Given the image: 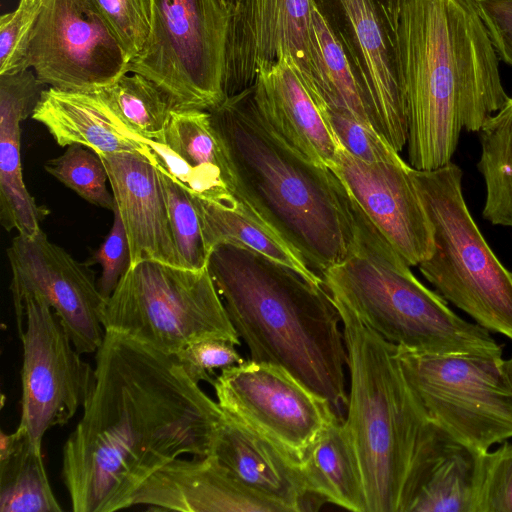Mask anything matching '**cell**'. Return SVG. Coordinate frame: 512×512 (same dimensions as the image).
I'll use <instances>...</instances> for the list:
<instances>
[{"mask_svg": "<svg viewBox=\"0 0 512 512\" xmlns=\"http://www.w3.org/2000/svg\"><path fill=\"white\" fill-rule=\"evenodd\" d=\"M96 352L93 386L62 452L75 512L133 506L159 468L208 455L224 415L173 355L109 331Z\"/></svg>", "mask_w": 512, "mask_h": 512, "instance_id": "1", "label": "cell"}, {"mask_svg": "<svg viewBox=\"0 0 512 512\" xmlns=\"http://www.w3.org/2000/svg\"><path fill=\"white\" fill-rule=\"evenodd\" d=\"M398 60L409 165H447L461 130L479 132L510 98L476 0H401Z\"/></svg>", "mask_w": 512, "mask_h": 512, "instance_id": "2", "label": "cell"}, {"mask_svg": "<svg viewBox=\"0 0 512 512\" xmlns=\"http://www.w3.org/2000/svg\"><path fill=\"white\" fill-rule=\"evenodd\" d=\"M235 197L279 234L321 277L358 236L355 205L334 172L287 145L263 119L252 86L207 110Z\"/></svg>", "mask_w": 512, "mask_h": 512, "instance_id": "3", "label": "cell"}, {"mask_svg": "<svg viewBox=\"0 0 512 512\" xmlns=\"http://www.w3.org/2000/svg\"><path fill=\"white\" fill-rule=\"evenodd\" d=\"M208 270L250 360L286 369L342 417L347 350L324 284L245 247L221 244Z\"/></svg>", "mask_w": 512, "mask_h": 512, "instance_id": "4", "label": "cell"}, {"mask_svg": "<svg viewBox=\"0 0 512 512\" xmlns=\"http://www.w3.org/2000/svg\"><path fill=\"white\" fill-rule=\"evenodd\" d=\"M333 300L347 350L344 425L360 465L367 512H408L437 426L405 378L397 345Z\"/></svg>", "mask_w": 512, "mask_h": 512, "instance_id": "5", "label": "cell"}, {"mask_svg": "<svg viewBox=\"0 0 512 512\" xmlns=\"http://www.w3.org/2000/svg\"><path fill=\"white\" fill-rule=\"evenodd\" d=\"M357 208L354 247L321 275L332 298L397 346L427 353L502 357V347L490 332L459 317L439 293L422 284Z\"/></svg>", "mask_w": 512, "mask_h": 512, "instance_id": "6", "label": "cell"}, {"mask_svg": "<svg viewBox=\"0 0 512 512\" xmlns=\"http://www.w3.org/2000/svg\"><path fill=\"white\" fill-rule=\"evenodd\" d=\"M433 230L434 251L418 265L447 301L489 332L512 340V272L484 239L466 205L463 172L450 162L433 170L412 167Z\"/></svg>", "mask_w": 512, "mask_h": 512, "instance_id": "7", "label": "cell"}, {"mask_svg": "<svg viewBox=\"0 0 512 512\" xmlns=\"http://www.w3.org/2000/svg\"><path fill=\"white\" fill-rule=\"evenodd\" d=\"M101 321L105 331L173 356L204 339L241 344L208 266L131 265L106 300Z\"/></svg>", "mask_w": 512, "mask_h": 512, "instance_id": "8", "label": "cell"}, {"mask_svg": "<svg viewBox=\"0 0 512 512\" xmlns=\"http://www.w3.org/2000/svg\"><path fill=\"white\" fill-rule=\"evenodd\" d=\"M397 355L429 420L451 437L481 452L512 438V357L401 346Z\"/></svg>", "mask_w": 512, "mask_h": 512, "instance_id": "9", "label": "cell"}, {"mask_svg": "<svg viewBox=\"0 0 512 512\" xmlns=\"http://www.w3.org/2000/svg\"><path fill=\"white\" fill-rule=\"evenodd\" d=\"M230 17L220 0H153L150 35L128 73L154 82L175 109L209 110L225 98Z\"/></svg>", "mask_w": 512, "mask_h": 512, "instance_id": "10", "label": "cell"}, {"mask_svg": "<svg viewBox=\"0 0 512 512\" xmlns=\"http://www.w3.org/2000/svg\"><path fill=\"white\" fill-rule=\"evenodd\" d=\"M355 71L374 129L397 151L408 122L398 60L401 0H313Z\"/></svg>", "mask_w": 512, "mask_h": 512, "instance_id": "11", "label": "cell"}, {"mask_svg": "<svg viewBox=\"0 0 512 512\" xmlns=\"http://www.w3.org/2000/svg\"><path fill=\"white\" fill-rule=\"evenodd\" d=\"M23 306L22 398L17 429L42 451L46 431L67 424L85 404L94 369L82 359L44 298L27 295Z\"/></svg>", "mask_w": 512, "mask_h": 512, "instance_id": "12", "label": "cell"}, {"mask_svg": "<svg viewBox=\"0 0 512 512\" xmlns=\"http://www.w3.org/2000/svg\"><path fill=\"white\" fill-rule=\"evenodd\" d=\"M130 58L90 0H42L27 65L46 86L95 92L128 73Z\"/></svg>", "mask_w": 512, "mask_h": 512, "instance_id": "13", "label": "cell"}, {"mask_svg": "<svg viewBox=\"0 0 512 512\" xmlns=\"http://www.w3.org/2000/svg\"><path fill=\"white\" fill-rule=\"evenodd\" d=\"M219 406L269 438L300 463L339 416L332 405L286 369L253 360L225 368L212 383Z\"/></svg>", "mask_w": 512, "mask_h": 512, "instance_id": "14", "label": "cell"}, {"mask_svg": "<svg viewBox=\"0 0 512 512\" xmlns=\"http://www.w3.org/2000/svg\"><path fill=\"white\" fill-rule=\"evenodd\" d=\"M7 256L19 335L25 317L23 300L35 294L53 309L79 353L97 351L105 335L101 315L106 299L90 266L52 243L43 231L33 237L18 234Z\"/></svg>", "mask_w": 512, "mask_h": 512, "instance_id": "15", "label": "cell"}, {"mask_svg": "<svg viewBox=\"0 0 512 512\" xmlns=\"http://www.w3.org/2000/svg\"><path fill=\"white\" fill-rule=\"evenodd\" d=\"M312 9L313 0H239L227 32L224 96L251 87L259 70L280 57L289 60L308 89L317 96Z\"/></svg>", "mask_w": 512, "mask_h": 512, "instance_id": "16", "label": "cell"}, {"mask_svg": "<svg viewBox=\"0 0 512 512\" xmlns=\"http://www.w3.org/2000/svg\"><path fill=\"white\" fill-rule=\"evenodd\" d=\"M329 168L366 219L409 266H418L432 255V225L412 177V166L403 159L366 163L340 147Z\"/></svg>", "mask_w": 512, "mask_h": 512, "instance_id": "17", "label": "cell"}, {"mask_svg": "<svg viewBox=\"0 0 512 512\" xmlns=\"http://www.w3.org/2000/svg\"><path fill=\"white\" fill-rule=\"evenodd\" d=\"M130 249V266L152 260L183 267L170 228L156 164L132 152L98 153Z\"/></svg>", "mask_w": 512, "mask_h": 512, "instance_id": "18", "label": "cell"}, {"mask_svg": "<svg viewBox=\"0 0 512 512\" xmlns=\"http://www.w3.org/2000/svg\"><path fill=\"white\" fill-rule=\"evenodd\" d=\"M133 505L183 512H284L247 489L211 454L171 460L141 485Z\"/></svg>", "mask_w": 512, "mask_h": 512, "instance_id": "19", "label": "cell"}, {"mask_svg": "<svg viewBox=\"0 0 512 512\" xmlns=\"http://www.w3.org/2000/svg\"><path fill=\"white\" fill-rule=\"evenodd\" d=\"M255 103L269 127L311 162L328 167L340 144L325 105L308 89L285 57L259 70L252 85Z\"/></svg>", "mask_w": 512, "mask_h": 512, "instance_id": "20", "label": "cell"}, {"mask_svg": "<svg viewBox=\"0 0 512 512\" xmlns=\"http://www.w3.org/2000/svg\"><path fill=\"white\" fill-rule=\"evenodd\" d=\"M209 454L247 489L280 506L284 512L314 510L300 463L269 438L225 411Z\"/></svg>", "mask_w": 512, "mask_h": 512, "instance_id": "21", "label": "cell"}, {"mask_svg": "<svg viewBox=\"0 0 512 512\" xmlns=\"http://www.w3.org/2000/svg\"><path fill=\"white\" fill-rule=\"evenodd\" d=\"M148 143L157 165L193 196L219 204L237 200L229 165L207 110H173L164 141Z\"/></svg>", "mask_w": 512, "mask_h": 512, "instance_id": "22", "label": "cell"}, {"mask_svg": "<svg viewBox=\"0 0 512 512\" xmlns=\"http://www.w3.org/2000/svg\"><path fill=\"white\" fill-rule=\"evenodd\" d=\"M45 86L30 69L0 75V222L28 237L42 232L48 210L36 204L24 183L20 123L32 116Z\"/></svg>", "mask_w": 512, "mask_h": 512, "instance_id": "23", "label": "cell"}, {"mask_svg": "<svg viewBox=\"0 0 512 512\" xmlns=\"http://www.w3.org/2000/svg\"><path fill=\"white\" fill-rule=\"evenodd\" d=\"M31 117L62 147L80 144L97 153H139L157 165L148 140L128 128L96 91L46 88Z\"/></svg>", "mask_w": 512, "mask_h": 512, "instance_id": "24", "label": "cell"}, {"mask_svg": "<svg viewBox=\"0 0 512 512\" xmlns=\"http://www.w3.org/2000/svg\"><path fill=\"white\" fill-rule=\"evenodd\" d=\"M485 453L438 426L408 512H478Z\"/></svg>", "mask_w": 512, "mask_h": 512, "instance_id": "25", "label": "cell"}, {"mask_svg": "<svg viewBox=\"0 0 512 512\" xmlns=\"http://www.w3.org/2000/svg\"><path fill=\"white\" fill-rule=\"evenodd\" d=\"M308 492L353 512H367L364 481L344 419L336 416L300 461Z\"/></svg>", "mask_w": 512, "mask_h": 512, "instance_id": "26", "label": "cell"}, {"mask_svg": "<svg viewBox=\"0 0 512 512\" xmlns=\"http://www.w3.org/2000/svg\"><path fill=\"white\" fill-rule=\"evenodd\" d=\"M192 197L210 254L221 244L245 247L294 269L313 283L324 284L294 248L238 199L230 204H219Z\"/></svg>", "mask_w": 512, "mask_h": 512, "instance_id": "27", "label": "cell"}, {"mask_svg": "<svg viewBox=\"0 0 512 512\" xmlns=\"http://www.w3.org/2000/svg\"><path fill=\"white\" fill-rule=\"evenodd\" d=\"M0 511L61 512L44 466L35 449L18 429L0 438Z\"/></svg>", "mask_w": 512, "mask_h": 512, "instance_id": "28", "label": "cell"}, {"mask_svg": "<svg viewBox=\"0 0 512 512\" xmlns=\"http://www.w3.org/2000/svg\"><path fill=\"white\" fill-rule=\"evenodd\" d=\"M311 38L314 85L318 98L327 108L345 113L374 128L353 66L314 1Z\"/></svg>", "mask_w": 512, "mask_h": 512, "instance_id": "29", "label": "cell"}, {"mask_svg": "<svg viewBox=\"0 0 512 512\" xmlns=\"http://www.w3.org/2000/svg\"><path fill=\"white\" fill-rule=\"evenodd\" d=\"M477 164L486 190L483 217L493 225L512 228V98L479 130Z\"/></svg>", "mask_w": 512, "mask_h": 512, "instance_id": "30", "label": "cell"}, {"mask_svg": "<svg viewBox=\"0 0 512 512\" xmlns=\"http://www.w3.org/2000/svg\"><path fill=\"white\" fill-rule=\"evenodd\" d=\"M96 92L134 133L147 140L164 141L175 107L154 82L138 73H125Z\"/></svg>", "mask_w": 512, "mask_h": 512, "instance_id": "31", "label": "cell"}, {"mask_svg": "<svg viewBox=\"0 0 512 512\" xmlns=\"http://www.w3.org/2000/svg\"><path fill=\"white\" fill-rule=\"evenodd\" d=\"M164 192L174 242L184 268L200 270L208 266V252L192 194L167 171L157 165Z\"/></svg>", "mask_w": 512, "mask_h": 512, "instance_id": "32", "label": "cell"}, {"mask_svg": "<svg viewBox=\"0 0 512 512\" xmlns=\"http://www.w3.org/2000/svg\"><path fill=\"white\" fill-rule=\"evenodd\" d=\"M44 168L87 202L113 211L115 200L107 187V170L94 150L80 144L69 145L62 155L48 160Z\"/></svg>", "mask_w": 512, "mask_h": 512, "instance_id": "33", "label": "cell"}, {"mask_svg": "<svg viewBox=\"0 0 512 512\" xmlns=\"http://www.w3.org/2000/svg\"><path fill=\"white\" fill-rule=\"evenodd\" d=\"M42 0H18L17 7L0 17V75L27 70L32 32Z\"/></svg>", "mask_w": 512, "mask_h": 512, "instance_id": "34", "label": "cell"}, {"mask_svg": "<svg viewBox=\"0 0 512 512\" xmlns=\"http://www.w3.org/2000/svg\"><path fill=\"white\" fill-rule=\"evenodd\" d=\"M324 110L340 146L354 158L371 164L402 160L399 152L371 126L326 106Z\"/></svg>", "mask_w": 512, "mask_h": 512, "instance_id": "35", "label": "cell"}, {"mask_svg": "<svg viewBox=\"0 0 512 512\" xmlns=\"http://www.w3.org/2000/svg\"><path fill=\"white\" fill-rule=\"evenodd\" d=\"M119 37L130 60L143 49L151 31L153 0H90Z\"/></svg>", "mask_w": 512, "mask_h": 512, "instance_id": "36", "label": "cell"}, {"mask_svg": "<svg viewBox=\"0 0 512 512\" xmlns=\"http://www.w3.org/2000/svg\"><path fill=\"white\" fill-rule=\"evenodd\" d=\"M478 512H512V444H504L483 458Z\"/></svg>", "mask_w": 512, "mask_h": 512, "instance_id": "37", "label": "cell"}, {"mask_svg": "<svg viewBox=\"0 0 512 512\" xmlns=\"http://www.w3.org/2000/svg\"><path fill=\"white\" fill-rule=\"evenodd\" d=\"M235 346L224 339H204L186 346L174 356L195 383L205 381L212 385L216 370L245 361Z\"/></svg>", "mask_w": 512, "mask_h": 512, "instance_id": "38", "label": "cell"}, {"mask_svg": "<svg viewBox=\"0 0 512 512\" xmlns=\"http://www.w3.org/2000/svg\"><path fill=\"white\" fill-rule=\"evenodd\" d=\"M112 212L113 223L108 235L85 262L88 266L95 264L101 266L98 287L106 300L111 296L131 263L127 235L116 206Z\"/></svg>", "mask_w": 512, "mask_h": 512, "instance_id": "39", "label": "cell"}, {"mask_svg": "<svg viewBox=\"0 0 512 512\" xmlns=\"http://www.w3.org/2000/svg\"><path fill=\"white\" fill-rule=\"evenodd\" d=\"M500 60L512 68V0H476Z\"/></svg>", "mask_w": 512, "mask_h": 512, "instance_id": "40", "label": "cell"}, {"mask_svg": "<svg viewBox=\"0 0 512 512\" xmlns=\"http://www.w3.org/2000/svg\"><path fill=\"white\" fill-rule=\"evenodd\" d=\"M223 6L232 14L238 6L239 0H220Z\"/></svg>", "mask_w": 512, "mask_h": 512, "instance_id": "41", "label": "cell"}]
</instances>
